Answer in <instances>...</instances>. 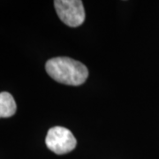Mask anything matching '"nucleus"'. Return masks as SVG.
Returning <instances> with one entry per match:
<instances>
[{
  "label": "nucleus",
  "mask_w": 159,
  "mask_h": 159,
  "mask_svg": "<svg viewBox=\"0 0 159 159\" xmlns=\"http://www.w3.org/2000/svg\"><path fill=\"white\" fill-rule=\"evenodd\" d=\"M54 6L59 19L72 28L80 26L85 20V10L80 0H56Z\"/></svg>",
  "instance_id": "nucleus-3"
},
{
  "label": "nucleus",
  "mask_w": 159,
  "mask_h": 159,
  "mask_svg": "<svg viewBox=\"0 0 159 159\" xmlns=\"http://www.w3.org/2000/svg\"><path fill=\"white\" fill-rule=\"evenodd\" d=\"M45 143L52 152L57 155H64L74 150L77 142L72 132L67 128L54 126L48 131Z\"/></svg>",
  "instance_id": "nucleus-2"
},
{
  "label": "nucleus",
  "mask_w": 159,
  "mask_h": 159,
  "mask_svg": "<svg viewBox=\"0 0 159 159\" xmlns=\"http://www.w3.org/2000/svg\"><path fill=\"white\" fill-rule=\"evenodd\" d=\"M45 69L52 79L66 85H81L89 76L85 65L67 57L49 59L46 62Z\"/></svg>",
  "instance_id": "nucleus-1"
},
{
  "label": "nucleus",
  "mask_w": 159,
  "mask_h": 159,
  "mask_svg": "<svg viewBox=\"0 0 159 159\" xmlns=\"http://www.w3.org/2000/svg\"><path fill=\"white\" fill-rule=\"evenodd\" d=\"M16 102L8 92L0 93V118H10L16 112Z\"/></svg>",
  "instance_id": "nucleus-4"
}]
</instances>
